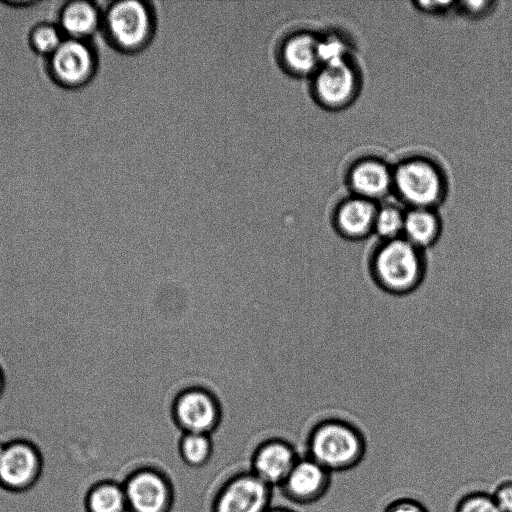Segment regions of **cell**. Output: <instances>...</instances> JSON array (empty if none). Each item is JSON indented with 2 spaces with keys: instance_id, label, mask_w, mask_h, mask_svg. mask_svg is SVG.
I'll list each match as a JSON object with an SVG mask.
<instances>
[{
  "instance_id": "obj_1",
  "label": "cell",
  "mask_w": 512,
  "mask_h": 512,
  "mask_svg": "<svg viewBox=\"0 0 512 512\" xmlns=\"http://www.w3.org/2000/svg\"><path fill=\"white\" fill-rule=\"evenodd\" d=\"M306 445L307 456L331 473L355 468L367 451L363 432L353 423L337 417L317 422L308 434Z\"/></svg>"
},
{
  "instance_id": "obj_2",
  "label": "cell",
  "mask_w": 512,
  "mask_h": 512,
  "mask_svg": "<svg viewBox=\"0 0 512 512\" xmlns=\"http://www.w3.org/2000/svg\"><path fill=\"white\" fill-rule=\"evenodd\" d=\"M424 251L403 237L381 241L370 258V272L375 283L393 295L415 290L424 279Z\"/></svg>"
},
{
  "instance_id": "obj_3",
  "label": "cell",
  "mask_w": 512,
  "mask_h": 512,
  "mask_svg": "<svg viewBox=\"0 0 512 512\" xmlns=\"http://www.w3.org/2000/svg\"><path fill=\"white\" fill-rule=\"evenodd\" d=\"M151 8L140 0H120L103 12L102 27L106 39L122 52H137L145 48L154 34Z\"/></svg>"
},
{
  "instance_id": "obj_4",
  "label": "cell",
  "mask_w": 512,
  "mask_h": 512,
  "mask_svg": "<svg viewBox=\"0 0 512 512\" xmlns=\"http://www.w3.org/2000/svg\"><path fill=\"white\" fill-rule=\"evenodd\" d=\"M171 416L182 433L212 435L222 421V406L213 392L202 386L179 391L171 404Z\"/></svg>"
},
{
  "instance_id": "obj_5",
  "label": "cell",
  "mask_w": 512,
  "mask_h": 512,
  "mask_svg": "<svg viewBox=\"0 0 512 512\" xmlns=\"http://www.w3.org/2000/svg\"><path fill=\"white\" fill-rule=\"evenodd\" d=\"M122 484L128 512H171L175 491L162 470L152 466L135 468Z\"/></svg>"
},
{
  "instance_id": "obj_6",
  "label": "cell",
  "mask_w": 512,
  "mask_h": 512,
  "mask_svg": "<svg viewBox=\"0 0 512 512\" xmlns=\"http://www.w3.org/2000/svg\"><path fill=\"white\" fill-rule=\"evenodd\" d=\"M47 69L57 85L66 89H77L94 77L97 57L87 40L65 38L47 58Z\"/></svg>"
},
{
  "instance_id": "obj_7",
  "label": "cell",
  "mask_w": 512,
  "mask_h": 512,
  "mask_svg": "<svg viewBox=\"0 0 512 512\" xmlns=\"http://www.w3.org/2000/svg\"><path fill=\"white\" fill-rule=\"evenodd\" d=\"M42 454L35 441L16 438L0 449V485L11 491L31 488L40 478Z\"/></svg>"
},
{
  "instance_id": "obj_8",
  "label": "cell",
  "mask_w": 512,
  "mask_h": 512,
  "mask_svg": "<svg viewBox=\"0 0 512 512\" xmlns=\"http://www.w3.org/2000/svg\"><path fill=\"white\" fill-rule=\"evenodd\" d=\"M270 486L250 470L228 478L216 492L212 512H267L272 506Z\"/></svg>"
},
{
  "instance_id": "obj_9",
  "label": "cell",
  "mask_w": 512,
  "mask_h": 512,
  "mask_svg": "<svg viewBox=\"0 0 512 512\" xmlns=\"http://www.w3.org/2000/svg\"><path fill=\"white\" fill-rule=\"evenodd\" d=\"M332 482V473L309 458L300 457L279 487L293 503L309 505L322 499Z\"/></svg>"
},
{
  "instance_id": "obj_10",
  "label": "cell",
  "mask_w": 512,
  "mask_h": 512,
  "mask_svg": "<svg viewBox=\"0 0 512 512\" xmlns=\"http://www.w3.org/2000/svg\"><path fill=\"white\" fill-rule=\"evenodd\" d=\"M299 458L290 442L282 438H270L261 442L253 451L249 470L271 488L280 487Z\"/></svg>"
},
{
  "instance_id": "obj_11",
  "label": "cell",
  "mask_w": 512,
  "mask_h": 512,
  "mask_svg": "<svg viewBox=\"0 0 512 512\" xmlns=\"http://www.w3.org/2000/svg\"><path fill=\"white\" fill-rule=\"evenodd\" d=\"M396 186L415 208H426L437 201L441 191V180L437 171L424 161H410L396 171Z\"/></svg>"
},
{
  "instance_id": "obj_12",
  "label": "cell",
  "mask_w": 512,
  "mask_h": 512,
  "mask_svg": "<svg viewBox=\"0 0 512 512\" xmlns=\"http://www.w3.org/2000/svg\"><path fill=\"white\" fill-rule=\"evenodd\" d=\"M103 12L96 3L87 0H70L58 13L57 24L65 38L89 40L101 30Z\"/></svg>"
},
{
  "instance_id": "obj_13",
  "label": "cell",
  "mask_w": 512,
  "mask_h": 512,
  "mask_svg": "<svg viewBox=\"0 0 512 512\" xmlns=\"http://www.w3.org/2000/svg\"><path fill=\"white\" fill-rule=\"evenodd\" d=\"M376 212L370 201L351 199L338 209L335 216L336 229L344 238L361 240L373 232Z\"/></svg>"
},
{
  "instance_id": "obj_14",
  "label": "cell",
  "mask_w": 512,
  "mask_h": 512,
  "mask_svg": "<svg viewBox=\"0 0 512 512\" xmlns=\"http://www.w3.org/2000/svg\"><path fill=\"white\" fill-rule=\"evenodd\" d=\"M355 85L354 74L345 63L323 66L316 75L314 89L318 98L328 105H339L352 95Z\"/></svg>"
},
{
  "instance_id": "obj_15",
  "label": "cell",
  "mask_w": 512,
  "mask_h": 512,
  "mask_svg": "<svg viewBox=\"0 0 512 512\" xmlns=\"http://www.w3.org/2000/svg\"><path fill=\"white\" fill-rule=\"evenodd\" d=\"M318 42V39L307 33L290 36L280 50L282 65L293 74L313 72L320 64Z\"/></svg>"
},
{
  "instance_id": "obj_16",
  "label": "cell",
  "mask_w": 512,
  "mask_h": 512,
  "mask_svg": "<svg viewBox=\"0 0 512 512\" xmlns=\"http://www.w3.org/2000/svg\"><path fill=\"white\" fill-rule=\"evenodd\" d=\"M439 235L440 223L430 210L414 208L405 214L402 237L418 249L432 247Z\"/></svg>"
},
{
  "instance_id": "obj_17",
  "label": "cell",
  "mask_w": 512,
  "mask_h": 512,
  "mask_svg": "<svg viewBox=\"0 0 512 512\" xmlns=\"http://www.w3.org/2000/svg\"><path fill=\"white\" fill-rule=\"evenodd\" d=\"M87 512H128L122 481L106 478L95 483L86 495Z\"/></svg>"
},
{
  "instance_id": "obj_18",
  "label": "cell",
  "mask_w": 512,
  "mask_h": 512,
  "mask_svg": "<svg viewBox=\"0 0 512 512\" xmlns=\"http://www.w3.org/2000/svg\"><path fill=\"white\" fill-rule=\"evenodd\" d=\"M351 181L355 190L361 195L377 197L388 189L391 177L383 164L376 161H365L355 167Z\"/></svg>"
},
{
  "instance_id": "obj_19",
  "label": "cell",
  "mask_w": 512,
  "mask_h": 512,
  "mask_svg": "<svg viewBox=\"0 0 512 512\" xmlns=\"http://www.w3.org/2000/svg\"><path fill=\"white\" fill-rule=\"evenodd\" d=\"M178 452L187 466L192 468L205 466L213 455L211 435L182 433L178 442Z\"/></svg>"
},
{
  "instance_id": "obj_20",
  "label": "cell",
  "mask_w": 512,
  "mask_h": 512,
  "mask_svg": "<svg viewBox=\"0 0 512 512\" xmlns=\"http://www.w3.org/2000/svg\"><path fill=\"white\" fill-rule=\"evenodd\" d=\"M65 39L57 23L42 21L34 24L28 32L31 50L46 59L51 56Z\"/></svg>"
},
{
  "instance_id": "obj_21",
  "label": "cell",
  "mask_w": 512,
  "mask_h": 512,
  "mask_svg": "<svg viewBox=\"0 0 512 512\" xmlns=\"http://www.w3.org/2000/svg\"><path fill=\"white\" fill-rule=\"evenodd\" d=\"M404 217L400 210L392 206H386L377 210L373 232L381 241H388L402 237Z\"/></svg>"
},
{
  "instance_id": "obj_22",
  "label": "cell",
  "mask_w": 512,
  "mask_h": 512,
  "mask_svg": "<svg viewBox=\"0 0 512 512\" xmlns=\"http://www.w3.org/2000/svg\"><path fill=\"white\" fill-rule=\"evenodd\" d=\"M454 512H501L492 493L472 491L463 495L455 506Z\"/></svg>"
},
{
  "instance_id": "obj_23",
  "label": "cell",
  "mask_w": 512,
  "mask_h": 512,
  "mask_svg": "<svg viewBox=\"0 0 512 512\" xmlns=\"http://www.w3.org/2000/svg\"><path fill=\"white\" fill-rule=\"evenodd\" d=\"M345 54V46L338 39L329 38L318 42L319 61L323 66L345 63Z\"/></svg>"
},
{
  "instance_id": "obj_24",
  "label": "cell",
  "mask_w": 512,
  "mask_h": 512,
  "mask_svg": "<svg viewBox=\"0 0 512 512\" xmlns=\"http://www.w3.org/2000/svg\"><path fill=\"white\" fill-rule=\"evenodd\" d=\"M492 496L501 512H512V479L499 483Z\"/></svg>"
},
{
  "instance_id": "obj_25",
  "label": "cell",
  "mask_w": 512,
  "mask_h": 512,
  "mask_svg": "<svg viewBox=\"0 0 512 512\" xmlns=\"http://www.w3.org/2000/svg\"><path fill=\"white\" fill-rule=\"evenodd\" d=\"M384 512H429V510L420 501L403 497L390 502Z\"/></svg>"
},
{
  "instance_id": "obj_26",
  "label": "cell",
  "mask_w": 512,
  "mask_h": 512,
  "mask_svg": "<svg viewBox=\"0 0 512 512\" xmlns=\"http://www.w3.org/2000/svg\"><path fill=\"white\" fill-rule=\"evenodd\" d=\"M6 387V379L2 368L0 367V398L2 397Z\"/></svg>"
},
{
  "instance_id": "obj_27",
  "label": "cell",
  "mask_w": 512,
  "mask_h": 512,
  "mask_svg": "<svg viewBox=\"0 0 512 512\" xmlns=\"http://www.w3.org/2000/svg\"><path fill=\"white\" fill-rule=\"evenodd\" d=\"M267 512H296L286 507H271Z\"/></svg>"
}]
</instances>
